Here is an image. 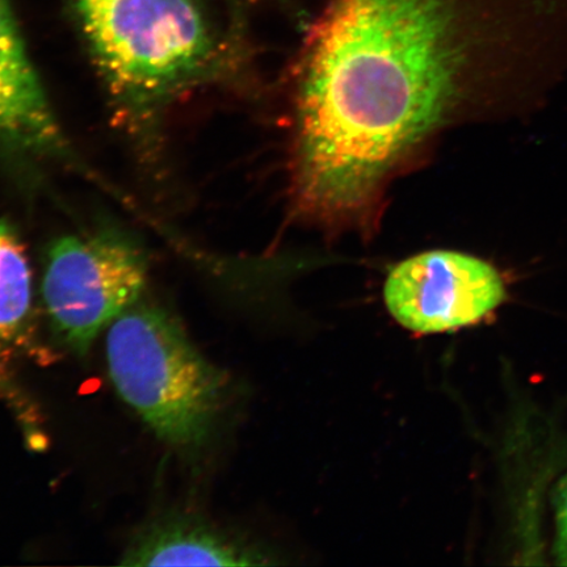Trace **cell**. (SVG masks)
<instances>
[{
    "mask_svg": "<svg viewBox=\"0 0 567 567\" xmlns=\"http://www.w3.org/2000/svg\"><path fill=\"white\" fill-rule=\"evenodd\" d=\"M117 393L161 441L189 449L207 437L224 380L165 310L133 305L109 328Z\"/></svg>",
    "mask_w": 567,
    "mask_h": 567,
    "instance_id": "cell-2",
    "label": "cell"
},
{
    "mask_svg": "<svg viewBox=\"0 0 567 567\" xmlns=\"http://www.w3.org/2000/svg\"><path fill=\"white\" fill-rule=\"evenodd\" d=\"M92 53L120 90L153 95L208 61L213 48L196 0H73Z\"/></svg>",
    "mask_w": 567,
    "mask_h": 567,
    "instance_id": "cell-3",
    "label": "cell"
},
{
    "mask_svg": "<svg viewBox=\"0 0 567 567\" xmlns=\"http://www.w3.org/2000/svg\"><path fill=\"white\" fill-rule=\"evenodd\" d=\"M495 3L326 0L296 97L295 195L305 213L339 221L370 207L451 116Z\"/></svg>",
    "mask_w": 567,
    "mask_h": 567,
    "instance_id": "cell-1",
    "label": "cell"
},
{
    "mask_svg": "<svg viewBox=\"0 0 567 567\" xmlns=\"http://www.w3.org/2000/svg\"><path fill=\"white\" fill-rule=\"evenodd\" d=\"M32 271L23 244L0 221V358H7L30 338Z\"/></svg>",
    "mask_w": 567,
    "mask_h": 567,
    "instance_id": "cell-8",
    "label": "cell"
},
{
    "mask_svg": "<svg viewBox=\"0 0 567 567\" xmlns=\"http://www.w3.org/2000/svg\"><path fill=\"white\" fill-rule=\"evenodd\" d=\"M254 555L187 517H166L147 527L126 550V566H245Z\"/></svg>",
    "mask_w": 567,
    "mask_h": 567,
    "instance_id": "cell-7",
    "label": "cell"
},
{
    "mask_svg": "<svg viewBox=\"0 0 567 567\" xmlns=\"http://www.w3.org/2000/svg\"><path fill=\"white\" fill-rule=\"evenodd\" d=\"M147 278L136 247L112 236L61 238L48 254L42 296L55 334L84 354L138 300Z\"/></svg>",
    "mask_w": 567,
    "mask_h": 567,
    "instance_id": "cell-4",
    "label": "cell"
},
{
    "mask_svg": "<svg viewBox=\"0 0 567 567\" xmlns=\"http://www.w3.org/2000/svg\"><path fill=\"white\" fill-rule=\"evenodd\" d=\"M0 138L30 148L59 141L51 106L7 0H0Z\"/></svg>",
    "mask_w": 567,
    "mask_h": 567,
    "instance_id": "cell-6",
    "label": "cell"
},
{
    "mask_svg": "<svg viewBox=\"0 0 567 567\" xmlns=\"http://www.w3.org/2000/svg\"><path fill=\"white\" fill-rule=\"evenodd\" d=\"M556 550L558 563L567 565V474L559 482L556 493Z\"/></svg>",
    "mask_w": 567,
    "mask_h": 567,
    "instance_id": "cell-9",
    "label": "cell"
},
{
    "mask_svg": "<svg viewBox=\"0 0 567 567\" xmlns=\"http://www.w3.org/2000/svg\"><path fill=\"white\" fill-rule=\"evenodd\" d=\"M384 299L403 328L435 334L480 322L505 301L506 288L486 261L437 250L396 265L388 276Z\"/></svg>",
    "mask_w": 567,
    "mask_h": 567,
    "instance_id": "cell-5",
    "label": "cell"
}]
</instances>
